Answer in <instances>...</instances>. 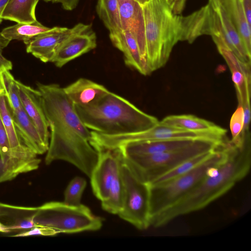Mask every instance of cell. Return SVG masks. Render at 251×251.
<instances>
[{
  "label": "cell",
  "instance_id": "cell-1",
  "mask_svg": "<svg viewBox=\"0 0 251 251\" xmlns=\"http://www.w3.org/2000/svg\"><path fill=\"white\" fill-rule=\"evenodd\" d=\"M37 88L50 131L46 164L67 161L90 177L98 158V151L90 143L91 130L80 119L63 88L37 83Z\"/></svg>",
  "mask_w": 251,
  "mask_h": 251
},
{
  "label": "cell",
  "instance_id": "cell-2",
  "mask_svg": "<svg viewBox=\"0 0 251 251\" xmlns=\"http://www.w3.org/2000/svg\"><path fill=\"white\" fill-rule=\"evenodd\" d=\"M251 166L250 139L248 138L240 146L229 140L226 157L219 165L217 174L206 175L180 201L151 218L150 226H164L179 216L205 208L244 178Z\"/></svg>",
  "mask_w": 251,
  "mask_h": 251
},
{
  "label": "cell",
  "instance_id": "cell-3",
  "mask_svg": "<svg viewBox=\"0 0 251 251\" xmlns=\"http://www.w3.org/2000/svg\"><path fill=\"white\" fill-rule=\"evenodd\" d=\"M75 107L88 129L104 134L143 131L159 122L156 117L145 113L126 99L109 91L93 103Z\"/></svg>",
  "mask_w": 251,
  "mask_h": 251
},
{
  "label": "cell",
  "instance_id": "cell-4",
  "mask_svg": "<svg viewBox=\"0 0 251 251\" xmlns=\"http://www.w3.org/2000/svg\"><path fill=\"white\" fill-rule=\"evenodd\" d=\"M149 71L163 67L174 47L183 41L181 15L175 14L166 0H150L141 7Z\"/></svg>",
  "mask_w": 251,
  "mask_h": 251
},
{
  "label": "cell",
  "instance_id": "cell-5",
  "mask_svg": "<svg viewBox=\"0 0 251 251\" xmlns=\"http://www.w3.org/2000/svg\"><path fill=\"white\" fill-rule=\"evenodd\" d=\"M227 141L199 139L182 148L151 154L125 155L119 151L123 162L134 176L149 185L185 160L214 150Z\"/></svg>",
  "mask_w": 251,
  "mask_h": 251
},
{
  "label": "cell",
  "instance_id": "cell-6",
  "mask_svg": "<svg viewBox=\"0 0 251 251\" xmlns=\"http://www.w3.org/2000/svg\"><path fill=\"white\" fill-rule=\"evenodd\" d=\"M227 146L228 141L213 151L203 162L183 175L162 184L148 185L150 220L180 201L206 176L209 168L222 162L226 156Z\"/></svg>",
  "mask_w": 251,
  "mask_h": 251
},
{
  "label": "cell",
  "instance_id": "cell-7",
  "mask_svg": "<svg viewBox=\"0 0 251 251\" xmlns=\"http://www.w3.org/2000/svg\"><path fill=\"white\" fill-rule=\"evenodd\" d=\"M34 223L53 228L59 233H75L99 230L103 219L95 215L86 206L50 201L37 207Z\"/></svg>",
  "mask_w": 251,
  "mask_h": 251
},
{
  "label": "cell",
  "instance_id": "cell-8",
  "mask_svg": "<svg viewBox=\"0 0 251 251\" xmlns=\"http://www.w3.org/2000/svg\"><path fill=\"white\" fill-rule=\"evenodd\" d=\"M207 139L224 141L226 136L209 133L190 131L159 122L152 127L143 131L129 133L107 135L95 132L93 140L100 148L115 150L121 146L131 142L156 140Z\"/></svg>",
  "mask_w": 251,
  "mask_h": 251
},
{
  "label": "cell",
  "instance_id": "cell-9",
  "mask_svg": "<svg viewBox=\"0 0 251 251\" xmlns=\"http://www.w3.org/2000/svg\"><path fill=\"white\" fill-rule=\"evenodd\" d=\"M120 157L125 197L122 209L118 215L137 229H146L150 227L149 186L134 176L123 162L121 153Z\"/></svg>",
  "mask_w": 251,
  "mask_h": 251
},
{
  "label": "cell",
  "instance_id": "cell-10",
  "mask_svg": "<svg viewBox=\"0 0 251 251\" xmlns=\"http://www.w3.org/2000/svg\"><path fill=\"white\" fill-rule=\"evenodd\" d=\"M60 46L51 62L61 68L68 62L95 49L97 36L91 24L78 23Z\"/></svg>",
  "mask_w": 251,
  "mask_h": 251
},
{
  "label": "cell",
  "instance_id": "cell-11",
  "mask_svg": "<svg viewBox=\"0 0 251 251\" xmlns=\"http://www.w3.org/2000/svg\"><path fill=\"white\" fill-rule=\"evenodd\" d=\"M22 107L37 129L46 146L49 148L50 132L42 103L41 96L37 89L17 80Z\"/></svg>",
  "mask_w": 251,
  "mask_h": 251
},
{
  "label": "cell",
  "instance_id": "cell-12",
  "mask_svg": "<svg viewBox=\"0 0 251 251\" xmlns=\"http://www.w3.org/2000/svg\"><path fill=\"white\" fill-rule=\"evenodd\" d=\"M96 149L98 152V158L90 178L93 193L101 201L108 197L117 154L115 150Z\"/></svg>",
  "mask_w": 251,
  "mask_h": 251
},
{
  "label": "cell",
  "instance_id": "cell-13",
  "mask_svg": "<svg viewBox=\"0 0 251 251\" xmlns=\"http://www.w3.org/2000/svg\"><path fill=\"white\" fill-rule=\"evenodd\" d=\"M117 0L122 29L129 31L136 39L142 60L148 69L142 7L134 0Z\"/></svg>",
  "mask_w": 251,
  "mask_h": 251
},
{
  "label": "cell",
  "instance_id": "cell-14",
  "mask_svg": "<svg viewBox=\"0 0 251 251\" xmlns=\"http://www.w3.org/2000/svg\"><path fill=\"white\" fill-rule=\"evenodd\" d=\"M73 31V27H53L50 31L37 36L27 43L26 52L42 62H51L60 46Z\"/></svg>",
  "mask_w": 251,
  "mask_h": 251
},
{
  "label": "cell",
  "instance_id": "cell-15",
  "mask_svg": "<svg viewBox=\"0 0 251 251\" xmlns=\"http://www.w3.org/2000/svg\"><path fill=\"white\" fill-rule=\"evenodd\" d=\"M37 208L0 201V232L17 234L38 226L33 222Z\"/></svg>",
  "mask_w": 251,
  "mask_h": 251
},
{
  "label": "cell",
  "instance_id": "cell-16",
  "mask_svg": "<svg viewBox=\"0 0 251 251\" xmlns=\"http://www.w3.org/2000/svg\"><path fill=\"white\" fill-rule=\"evenodd\" d=\"M9 109L21 143L37 155L46 153L48 147L43 142L37 129L23 107L16 111Z\"/></svg>",
  "mask_w": 251,
  "mask_h": 251
},
{
  "label": "cell",
  "instance_id": "cell-17",
  "mask_svg": "<svg viewBox=\"0 0 251 251\" xmlns=\"http://www.w3.org/2000/svg\"><path fill=\"white\" fill-rule=\"evenodd\" d=\"M197 140L199 139H180L135 142L125 144L117 149L125 155L151 154L182 148Z\"/></svg>",
  "mask_w": 251,
  "mask_h": 251
},
{
  "label": "cell",
  "instance_id": "cell-18",
  "mask_svg": "<svg viewBox=\"0 0 251 251\" xmlns=\"http://www.w3.org/2000/svg\"><path fill=\"white\" fill-rule=\"evenodd\" d=\"M75 105L85 106L97 101L109 90L103 85L85 78H80L63 88Z\"/></svg>",
  "mask_w": 251,
  "mask_h": 251
},
{
  "label": "cell",
  "instance_id": "cell-19",
  "mask_svg": "<svg viewBox=\"0 0 251 251\" xmlns=\"http://www.w3.org/2000/svg\"><path fill=\"white\" fill-rule=\"evenodd\" d=\"M113 45L124 54L125 64L143 75L150 74L141 57L137 42L128 31L109 33Z\"/></svg>",
  "mask_w": 251,
  "mask_h": 251
},
{
  "label": "cell",
  "instance_id": "cell-20",
  "mask_svg": "<svg viewBox=\"0 0 251 251\" xmlns=\"http://www.w3.org/2000/svg\"><path fill=\"white\" fill-rule=\"evenodd\" d=\"M219 17L224 33V39L229 48L243 62L250 64L251 55L239 34L228 17L219 0H211Z\"/></svg>",
  "mask_w": 251,
  "mask_h": 251
},
{
  "label": "cell",
  "instance_id": "cell-21",
  "mask_svg": "<svg viewBox=\"0 0 251 251\" xmlns=\"http://www.w3.org/2000/svg\"><path fill=\"white\" fill-rule=\"evenodd\" d=\"M160 122L178 128L201 133L226 136L227 130L213 122L192 115H174L165 117Z\"/></svg>",
  "mask_w": 251,
  "mask_h": 251
},
{
  "label": "cell",
  "instance_id": "cell-22",
  "mask_svg": "<svg viewBox=\"0 0 251 251\" xmlns=\"http://www.w3.org/2000/svg\"><path fill=\"white\" fill-rule=\"evenodd\" d=\"M251 54V25L247 20L242 0H219Z\"/></svg>",
  "mask_w": 251,
  "mask_h": 251
},
{
  "label": "cell",
  "instance_id": "cell-23",
  "mask_svg": "<svg viewBox=\"0 0 251 251\" xmlns=\"http://www.w3.org/2000/svg\"><path fill=\"white\" fill-rule=\"evenodd\" d=\"M0 117L7 133L10 148L14 155L17 157L33 160L37 154L23 145L17 135L13 118L4 95L0 97Z\"/></svg>",
  "mask_w": 251,
  "mask_h": 251
},
{
  "label": "cell",
  "instance_id": "cell-24",
  "mask_svg": "<svg viewBox=\"0 0 251 251\" xmlns=\"http://www.w3.org/2000/svg\"><path fill=\"white\" fill-rule=\"evenodd\" d=\"M117 160L107 198L101 201V207L105 211L118 214L122 210L125 197V187L121 171L120 153L118 149Z\"/></svg>",
  "mask_w": 251,
  "mask_h": 251
},
{
  "label": "cell",
  "instance_id": "cell-25",
  "mask_svg": "<svg viewBox=\"0 0 251 251\" xmlns=\"http://www.w3.org/2000/svg\"><path fill=\"white\" fill-rule=\"evenodd\" d=\"M39 0H10L1 14V18L17 23L37 21L35 9Z\"/></svg>",
  "mask_w": 251,
  "mask_h": 251
},
{
  "label": "cell",
  "instance_id": "cell-26",
  "mask_svg": "<svg viewBox=\"0 0 251 251\" xmlns=\"http://www.w3.org/2000/svg\"><path fill=\"white\" fill-rule=\"evenodd\" d=\"M52 27L45 26L37 20L33 23H17L3 29L1 35L10 41L20 40L26 44L37 36L50 31Z\"/></svg>",
  "mask_w": 251,
  "mask_h": 251
},
{
  "label": "cell",
  "instance_id": "cell-27",
  "mask_svg": "<svg viewBox=\"0 0 251 251\" xmlns=\"http://www.w3.org/2000/svg\"><path fill=\"white\" fill-rule=\"evenodd\" d=\"M97 13L109 33L123 30L117 0H98Z\"/></svg>",
  "mask_w": 251,
  "mask_h": 251
},
{
  "label": "cell",
  "instance_id": "cell-28",
  "mask_svg": "<svg viewBox=\"0 0 251 251\" xmlns=\"http://www.w3.org/2000/svg\"><path fill=\"white\" fill-rule=\"evenodd\" d=\"M215 150L201 153L185 160L149 185L162 184L191 171L206 160Z\"/></svg>",
  "mask_w": 251,
  "mask_h": 251
},
{
  "label": "cell",
  "instance_id": "cell-29",
  "mask_svg": "<svg viewBox=\"0 0 251 251\" xmlns=\"http://www.w3.org/2000/svg\"><path fill=\"white\" fill-rule=\"evenodd\" d=\"M1 80L4 91V96L9 108L16 111L22 108L17 80L10 71L0 72Z\"/></svg>",
  "mask_w": 251,
  "mask_h": 251
},
{
  "label": "cell",
  "instance_id": "cell-30",
  "mask_svg": "<svg viewBox=\"0 0 251 251\" xmlns=\"http://www.w3.org/2000/svg\"><path fill=\"white\" fill-rule=\"evenodd\" d=\"M26 173L25 167L19 161L3 157L0 152V183L10 181Z\"/></svg>",
  "mask_w": 251,
  "mask_h": 251
},
{
  "label": "cell",
  "instance_id": "cell-31",
  "mask_svg": "<svg viewBox=\"0 0 251 251\" xmlns=\"http://www.w3.org/2000/svg\"><path fill=\"white\" fill-rule=\"evenodd\" d=\"M86 184V180L82 177L76 176L73 178L65 190L63 202L73 206L81 204V197Z\"/></svg>",
  "mask_w": 251,
  "mask_h": 251
},
{
  "label": "cell",
  "instance_id": "cell-32",
  "mask_svg": "<svg viewBox=\"0 0 251 251\" xmlns=\"http://www.w3.org/2000/svg\"><path fill=\"white\" fill-rule=\"evenodd\" d=\"M244 117L242 105L238 106L232 114L230 121L232 139L230 141L236 145H242L247 138V133L244 132Z\"/></svg>",
  "mask_w": 251,
  "mask_h": 251
},
{
  "label": "cell",
  "instance_id": "cell-33",
  "mask_svg": "<svg viewBox=\"0 0 251 251\" xmlns=\"http://www.w3.org/2000/svg\"><path fill=\"white\" fill-rule=\"evenodd\" d=\"M0 152L3 157L13 159H19L26 161H34L35 160H27L16 157L13 153L10 148L8 136L0 117Z\"/></svg>",
  "mask_w": 251,
  "mask_h": 251
},
{
  "label": "cell",
  "instance_id": "cell-34",
  "mask_svg": "<svg viewBox=\"0 0 251 251\" xmlns=\"http://www.w3.org/2000/svg\"><path fill=\"white\" fill-rule=\"evenodd\" d=\"M59 233L55 229L45 226H38L27 230L12 235L13 237H26L34 235L54 236Z\"/></svg>",
  "mask_w": 251,
  "mask_h": 251
},
{
  "label": "cell",
  "instance_id": "cell-35",
  "mask_svg": "<svg viewBox=\"0 0 251 251\" xmlns=\"http://www.w3.org/2000/svg\"><path fill=\"white\" fill-rule=\"evenodd\" d=\"M10 41L4 37L0 32V72L12 69V62L2 55L3 50L9 44Z\"/></svg>",
  "mask_w": 251,
  "mask_h": 251
},
{
  "label": "cell",
  "instance_id": "cell-36",
  "mask_svg": "<svg viewBox=\"0 0 251 251\" xmlns=\"http://www.w3.org/2000/svg\"><path fill=\"white\" fill-rule=\"evenodd\" d=\"M79 0H60L59 3L66 10H72L76 8Z\"/></svg>",
  "mask_w": 251,
  "mask_h": 251
},
{
  "label": "cell",
  "instance_id": "cell-37",
  "mask_svg": "<svg viewBox=\"0 0 251 251\" xmlns=\"http://www.w3.org/2000/svg\"><path fill=\"white\" fill-rule=\"evenodd\" d=\"M249 23L251 25V0H242Z\"/></svg>",
  "mask_w": 251,
  "mask_h": 251
},
{
  "label": "cell",
  "instance_id": "cell-38",
  "mask_svg": "<svg viewBox=\"0 0 251 251\" xmlns=\"http://www.w3.org/2000/svg\"><path fill=\"white\" fill-rule=\"evenodd\" d=\"M9 0H0V24L1 23L3 20L1 18V14L2 12Z\"/></svg>",
  "mask_w": 251,
  "mask_h": 251
},
{
  "label": "cell",
  "instance_id": "cell-39",
  "mask_svg": "<svg viewBox=\"0 0 251 251\" xmlns=\"http://www.w3.org/2000/svg\"><path fill=\"white\" fill-rule=\"evenodd\" d=\"M141 7L148 3L150 0H134Z\"/></svg>",
  "mask_w": 251,
  "mask_h": 251
},
{
  "label": "cell",
  "instance_id": "cell-40",
  "mask_svg": "<svg viewBox=\"0 0 251 251\" xmlns=\"http://www.w3.org/2000/svg\"><path fill=\"white\" fill-rule=\"evenodd\" d=\"M2 95H4V91L0 75V97Z\"/></svg>",
  "mask_w": 251,
  "mask_h": 251
},
{
  "label": "cell",
  "instance_id": "cell-41",
  "mask_svg": "<svg viewBox=\"0 0 251 251\" xmlns=\"http://www.w3.org/2000/svg\"><path fill=\"white\" fill-rule=\"evenodd\" d=\"M46 2H51L53 3H59L60 0H43Z\"/></svg>",
  "mask_w": 251,
  "mask_h": 251
}]
</instances>
